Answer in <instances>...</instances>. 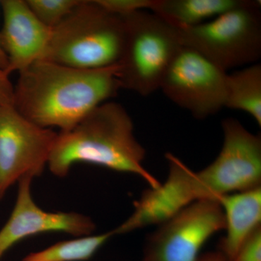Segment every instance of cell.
I'll return each instance as SVG.
<instances>
[{"instance_id":"1","label":"cell","mask_w":261,"mask_h":261,"mask_svg":"<svg viewBox=\"0 0 261 261\" xmlns=\"http://www.w3.org/2000/svg\"><path fill=\"white\" fill-rule=\"evenodd\" d=\"M116 72L117 65L83 70L39 60L19 73L13 107L37 126L68 132L116 97L121 89Z\"/></svg>"},{"instance_id":"2","label":"cell","mask_w":261,"mask_h":261,"mask_svg":"<svg viewBox=\"0 0 261 261\" xmlns=\"http://www.w3.org/2000/svg\"><path fill=\"white\" fill-rule=\"evenodd\" d=\"M145 149L136 139L132 118L119 103L94 108L73 128L58 133L47 166L58 178L68 176L75 163L96 165L140 176L154 189L161 185L144 167Z\"/></svg>"},{"instance_id":"3","label":"cell","mask_w":261,"mask_h":261,"mask_svg":"<svg viewBox=\"0 0 261 261\" xmlns=\"http://www.w3.org/2000/svg\"><path fill=\"white\" fill-rule=\"evenodd\" d=\"M125 39V23L96 0L80 4L51 29L40 60L70 68L96 70L118 64Z\"/></svg>"},{"instance_id":"4","label":"cell","mask_w":261,"mask_h":261,"mask_svg":"<svg viewBox=\"0 0 261 261\" xmlns=\"http://www.w3.org/2000/svg\"><path fill=\"white\" fill-rule=\"evenodd\" d=\"M121 17L125 39L117 79L121 89L147 97L160 89L182 47L178 29L147 10Z\"/></svg>"},{"instance_id":"5","label":"cell","mask_w":261,"mask_h":261,"mask_svg":"<svg viewBox=\"0 0 261 261\" xmlns=\"http://www.w3.org/2000/svg\"><path fill=\"white\" fill-rule=\"evenodd\" d=\"M260 1L240 6L196 27L177 29L182 46L192 48L227 72L261 58Z\"/></svg>"},{"instance_id":"6","label":"cell","mask_w":261,"mask_h":261,"mask_svg":"<svg viewBox=\"0 0 261 261\" xmlns=\"http://www.w3.org/2000/svg\"><path fill=\"white\" fill-rule=\"evenodd\" d=\"M227 75L198 51L182 46L160 89L195 118L205 119L225 108Z\"/></svg>"},{"instance_id":"7","label":"cell","mask_w":261,"mask_h":261,"mask_svg":"<svg viewBox=\"0 0 261 261\" xmlns=\"http://www.w3.org/2000/svg\"><path fill=\"white\" fill-rule=\"evenodd\" d=\"M224 228L219 201H197L159 225L147 238L142 261H197L204 245Z\"/></svg>"},{"instance_id":"8","label":"cell","mask_w":261,"mask_h":261,"mask_svg":"<svg viewBox=\"0 0 261 261\" xmlns=\"http://www.w3.org/2000/svg\"><path fill=\"white\" fill-rule=\"evenodd\" d=\"M58 133L24 118L13 106L0 105V201L24 176H40Z\"/></svg>"},{"instance_id":"9","label":"cell","mask_w":261,"mask_h":261,"mask_svg":"<svg viewBox=\"0 0 261 261\" xmlns=\"http://www.w3.org/2000/svg\"><path fill=\"white\" fill-rule=\"evenodd\" d=\"M221 152L201 170L211 197L219 201L228 194L261 187V137L250 133L240 121L225 118Z\"/></svg>"},{"instance_id":"10","label":"cell","mask_w":261,"mask_h":261,"mask_svg":"<svg viewBox=\"0 0 261 261\" xmlns=\"http://www.w3.org/2000/svg\"><path fill=\"white\" fill-rule=\"evenodd\" d=\"M34 177L19 180L14 208L9 219L0 230V258L23 239L47 232H63L73 236H89L96 224L85 215L75 212H47L35 203L32 195Z\"/></svg>"},{"instance_id":"11","label":"cell","mask_w":261,"mask_h":261,"mask_svg":"<svg viewBox=\"0 0 261 261\" xmlns=\"http://www.w3.org/2000/svg\"><path fill=\"white\" fill-rule=\"evenodd\" d=\"M3 25L0 42L8 57V75L18 73L40 60L51 29L41 23L25 0H2Z\"/></svg>"},{"instance_id":"12","label":"cell","mask_w":261,"mask_h":261,"mask_svg":"<svg viewBox=\"0 0 261 261\" xmlns=\"http://www.w3.org/2000/svg\"><path fill=\"white\" fill-rule=\"evenodd\" d=\"M219 202L226 230L219 252L231 261L244 242L261 226V187L222 196Z\"/></svg>"},{"instance_id":"13","label":"cell","mask_w":261,"mask_h":261,"mask_svg":"<svg viewBox=\"0 0 261 261\" xmlns=\"http://www.w3.org/2000/svg\"><path fill=\"white\" fill-rule=\"evenodd\" d=\"M245 0H154L150 11L176 29L196 27L240 6Z\"/></svg>"},{"instance_id":"14","label":"cell","mask_w":261,"mask_h":261,"mask_svg":"<svg viewBox=\"0 0 261 261\" xmlns=\"http://www.w3.org/2000/svg\"><path fill=\"white\" fill-rule=\"evenodd\" d=\"M225 108L248 113L261 126V65L260 63L227 75Z\"/></svg>"},{"instance_id":"15","label":"cell","mask_w":261,"mask_h":261,"mask_svg":"<svg viewBox=\"0 0 261 261\" xmlns=\"http://www.w3.org/2000/svg\"><path fill=\"white\" fill-rule=\"evenodd\" d=\"M113 236L111 231L59 242L41 251L31 252L22 261L88 260Z\"/></svg>"},{"instance_id":"16","label":"cell","mask_w":261,"mask_h":261,"mask_svg":"<svg viewBox=\"0 0 261 261\" xmlns=\"http://www.w3.org/2000/svg\"><path fill=\"white\" fill-rule=\"evenodd\" d=\"M41 23L53 29L63 21L80 4L81 0H25Z\"/></svg>"},{"instance_id":"17","label":"cell","mask_w":261,"mask_h":261,"mask_svg":"<svg viewBox=\"0 0 261 261\" xmlns=\"http://www.w3.org/2000/svg\"><path fill=\"white\" fill-rule=\"evenodd\" d=\"M98 4L113 14L125 16L135 12L150 10L154 0H96Z\"/></svg>"},{"instance_id":"18","label":"cell","mask_w":261,"mask_h":261,"mask_svg":"<svg viewBox=\"0 0 261 261\" xmlns=\"http://www.w3.org/2000/svg\"><path fill=\"white\" fill-rule=\"evenodd\" d=\"M231 261H261V226L244 242Z\"/></svg>"},{"instance_id":"19","label":"cell","mask_w":261,"mask_h":261,"mask_svg":"<svg viewBox=\"0 0 261 261\" xmlns=\"http://www.w3.org/2000/svg\"><path fill=\"white\" fill-rule=\"evenodd\" d=\"M9 76L4 70L0 68V105L13 106L15 88Z\"/></svg>"},{"instance_id":"20","label":"cell","mask_w":261,"mask_h":261,"mask_svg":"<svg viewBox=\"0 0 261 261\" xmlns=\"http://www.w3.org/2000/svg\"><path fill=\"white\" fill-rule=\"evenodd\" d=\"M197 261H227L221 252H210L202 254Z\"/></svg>"},{"instance_id":"21","label":"cell","mask_w":261,"mask_h":261,"mask_svg":"<svg viewBox=\"0 0 261 261\" xmlns=\"http://www.w3.org/2000/svg\"><path fill=\"white\" fill-rule=\"evenodd\" d=\"M8 67V59L3 47H2L1 42H0V68L4 70L6 72ZM7 73V72H6Z\"/></svg>"}]
</instances>
